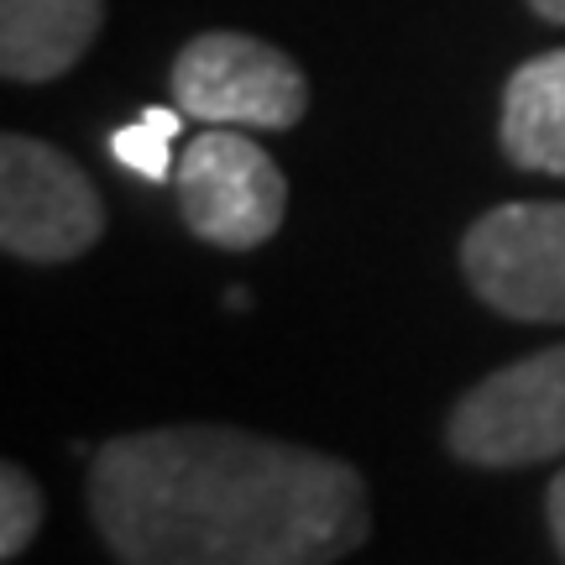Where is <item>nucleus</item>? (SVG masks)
I'll use <instances>...</instances> for the list:
<instances>
[{
	"mask_svg": "<svg viewBox=\"0 0 565 565\" xmlns=\"http://www.w3.org/2000/svg\"><path fill=\"white\" fill-rule=\"evenodd\" d=\"M498 131H503L508 162L565 179V47L513 68Z\"/></svg>",
	"mask_w": 565,
	"mask_h": 565,
	"instance_id": "nucleus-8",
	"label": "nucleus"
},
{
	"mask_svg": "<svg viewBox=\"0 0 565 565\" xmlns=\"http://www.w3.org/2000/svg\"><path fill=\"white\" fill-rule=\"evenodd\" d=\"M445 445L466 466L513 471L565 456V345L492 372L445 419Z\"/></svg>",
	"mask_w": 565,
	"mask_h": 565,
	"instance_id": "nucleus-2",
	"label": "nucleus"
},
{
	"mask_svg": "<svg viewBox=\"0 0 565 565\" xmlns=\"http://www.w3.org/2000/svg\"><path fill=\"white\" fill-rule=\"evenodd\" d=\"M89 519L121 565H335L372 534L351 461L231 424L105 440Z\"/></svg>",
	"mask_w": 565,
	"mask_h": 565,
	"instance_id": "nucleus-1",
	"label": "nucleus"
},
{
	"mask_svg": "<svg viewBox=\"0 0 565 565\" xmlns=\"http://www.w3.org/2000/svg\"><path fill=\"white\" fill-rule=\"evenodd\" d=\"M105 0H0V74L47 84L68 74L100 38Z\"/></svg>",
	"mask_w": 565,
	"mask_h": 565,
	"instance_id": "nucleus-7",
	"label": "nucleus"
},
{
	"mask_svg": "<svg viewBox=\"0 0 565 565\" xmlns=\"http://www.w3.org/2000/svg\"><path fill=\"white\" fill-rule=\"evenodd\" d=\"M173 100L204 126L288 131L309 110V79L273 42L246 32H204L173 63Z\"/></svg>",
	"mask_w": 565,
	"mask_h": 565,
	"instance_id": "nucleus-5",
	"label": "nucleus"
},
{
	"mask_svg": "<svg viewBox=\"0 0 565 565\" xmlns=\"http://www.w3.org/2000/svg\"><path fill=\"white\" fill-rule=\"evenodd\" d=\"M179 210L200 242L252 252L278 236L288 183L252 137L236 126H210L179 158Z\"/></svg>",
	"mask_w": 565,
	"mask_h": 565,
	"instance_id": "nucleus-6",
	"label": "nucleus"
},
{
	"mask_svg": "<svg viewBox=\"0 0 565 565\" xmlns=\"http://www.w3.org/2000/svg\"><path fill=\"white\" fill-rule=\"evenodd\" d=\"M105 236V204L74 158L38 137L0 141V246L17 263H74Z\"/></svg>",
	"mask_w": 565,
	"mask_h": 565,
	"instance_id": "nucleus-4",
	"label": "nucleus"
},
{
	"mask_svg": "<svg viewBox=\"0 0 565 565\" xmlns=\"http://www.w3.org/2000/svg\"><path fill=\"white\" fill-rule=\"evenodd\" d=\"M529 6H534V17L561 21V26H565V0H529Z\"/></svg>",
	"mask_w": 565,
	"mask_h": 565,
	"instance_id": "nucleus-12",
	"label": "nucleus"
},
{
	"mask_svg": "<svg viewBox=\"0 0 565 565\" xmlns=\"http://www.w3.org/2000/svg\"><path fill=\"white\" fill-rule=\"evenodd\" d=\"M179 126H183L179 110H168V105H147L131 126L110 131V152H116L121 168H131V173L147 179V183L179 179V168H173V137H179Z\"/></svg>",
	"mask_w": 565,
	"mask_h": 565,
	"instance_id": "nucleus-9",
	"label": "nucleus"
},
{
	"mask_svg": "<svg viewBox=\"0 0 565 565\" xmlns=\"http://www.w3.org/2000/svg\"><path fill=\"white\" fill-rule=\"evenodd\" d=\"M42 513H47L42 487L17 461H6L0 466V561H21V550L38 540Z\"/></svg>",
	"mask_w": 565,
	"mask_h": 565,
	"instance_id": "nucleus-10",
	"label": "nucleus"
},
{
	"mask_svg": "<svg viewBox=\"0 0 565 565\" xmlns=\"http://www.w3.org/2000/svg\"><path fill=\"white\" fill-rule=\"evenodd\" d=\"M545 519H550V540H555V550H561V561H565V471L545 492Z\"/></svg>",
	"mask_w": 565,
	"mask_h": 565,
	"instance_id": "nucleus-11",
	"label": "nucleus"
},
{
	"mask_svg": "<svg viewBox=\"0 0 565 565\" xmlns=\"http://www.w3.org/2000/svg\"><path fill=\"white\" fill-rule=\"evenodd\" d=\"M461 273L492 315L565 324V204L513 200L487 210L466 231Z\"/></svg>",
	"mask_w": 565,
	"mask_h": 565,
	"instance_id": "nucleus-3",
	"label": "nucleus"
}]
</instances>
